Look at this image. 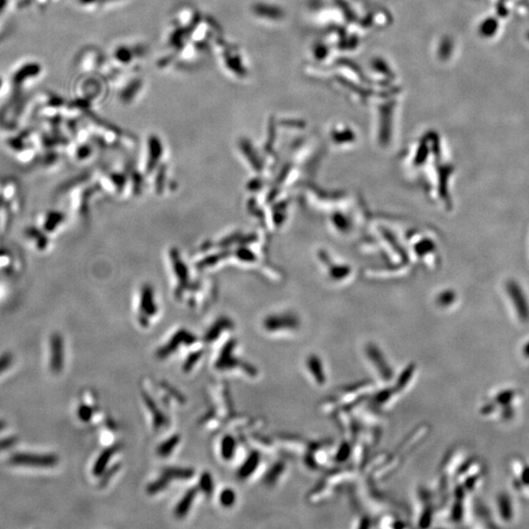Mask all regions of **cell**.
<instances>
[{
	"instance_id": "6da1fadb",
	"label": "cell",
	"mask_w": 529,
	"mask_h": 529,
	"mask_svg": "<svg viewBox=\"0 0 529 529\" xmlns=\"http://www.w3.org/2000/svg\"><path fill=\"white\" fill-rule=\"evenodd\" d=\"M10 462L14 465L19 466H32L46 468L52 467L58 463V458L52 454H29L20 453L15 454L10 458Z\"/></svg>"
},
{
	"instance_id": "7a4b0ae2",
	"label": "cell",
	"mask_w": 529,
	"mask_h": 529,
	"mask_svg": "<svg viewBox=\"0 0 529 529\" xmlns=\"http://www.w3.org/2000/svg\"><path fill=\"white\" fill-rule=\"evenodd\" d=\"M193 470L190 468H166L159 479L151 483L147 491L150 494H156L168 486L171 479H188L192 477Z\"/></svg>"
},
{
	"instance_id": "3957f363",
	"label": "cell",
	"mask_w": 529,
	"mask_h": 529,
	"mask_svg": "<svg viewBox=\"0 0 529 529\" xmlns=\"http://www.w3.org/2000/svg\"><path fill=\"white\" fill-rule=\"evenodd\" d=\"M50 367L53 372H59L64 363V343L61 335L54 333L50 339Z\"/></svg>"
},
{
	"instance_id": "277c9868",
	"label": "cell",
	"mask_w": 529,
	"mask_h": 529,
	"mask_svg": "<svg viewBox=\"0 0 529 529\" xmlns=\"http://www.w3.org/2000/svg\"><path fill=\"white\" fill-rule=\"evenodd\" d=\"M192 340H193V338H192L190 335H188V336H187V335L185 336L184 334L177 335L174 339L171 340L170 343H168V344H167L166 346H164L163 348L159 349V351H158V353H157V354H158V357H159V358H162V359H165V358H167L168 356H170L172 353H174V352L177 351L176 348L178 347V345L183 344V343H188V344H190L191 342H193Z\"/></svg>"
},
{
	"instance_id": "5b68a950",
	"label": "cell",
	"mask_w": 529,
	"mask_h": 529,
	"mask_svg": "<svg viewBox=\"0 0 529 529\" xmlns=\"http://www.w3.org/2000/svg\"><path fill=\"white\" fill-rule=\"evenodd\" d=\"M253 12L257 16L262 17V18L278 19L282 17V12L278 7L262 3V2H258L255 5H253Z\"/></svg>"
},
{
	"instance_id": "8992f818",
	"label": "cell",
	"mask_w": 529,
	"mask_h": 529,
	"mask_svg": "<svg viewBox=\"0 0 529 529\" xmlns=\"http://www.w3.org/2000/svg\"><path fill=\"white\" fill-rule=\"evenodd\" d=\"M195 494H196V489H189L184 495H183L182 500L178 503L176 509H175V514L182 518L184 517L187 512L189 511V509L192 506V503L194 501V498H195Z\"/></svg>"
},
{
	"instance_id": "52a82bcc",
	"label": "cell",
	"mask_w": 529,
	"mask_h": 529,
	"mask_svg": "<svg viewBox=\"0 0 529 529\" xmlns=\"http://www.w3.org/2000/svg\"><path fill=\"white\" fill-rule=\"evenodd\" d=\"M259 463H260V456L258 455V453L256 452L251 453L249 457L246 459L244 464L241 466V468H239L238 476L241 479H246L247 477L252 475V473L255 471Z\"/></svg>"
},
{
	"instance_id": "ba28073f",
	"label": "cell",
	"mask_w": 529,
	"mask_h": 529,
	"mask_svg": "<svg viewBox=\"0 0 529 529\" xmlns=\"http://www.w3.org/2000/svg\"><path fill=\"white\" fill-rule=\"evenodd\" d=\"M115 453V449L114 448H111V449H107L105 450L101 455L99 456V458L97 459L94 467H93V473L98 476V475H101L102 472L105 470V468L107 467V464L109 463L110 459L112 458V456L114 455Z\"/></svg>"
},
{
	"instance_id": "9c48e42d",
	"label": "cell",
	"mask_w": 529,
	"mask_h": 529,
	"mask_svg": "<svg viewBox=\"0 0 529 529\" xmlns=\"http://www.w3.org/2000/svg\"><path fill=\"white\" fill-rule=\"evenodd\" d=\"M498 505H499V509H500V513L502 517L506 520L510 519L512 516V509H511L510 500L506 494H503L499 497Z\"/></svg>"
},
{
	"instance_id": "30bf717a",
	"label": "cell",
	"mask_w": 529,
	"mask_h": 529,
	"mask_svg": "<svg viewBox=\"0 0 529 529\" xmlns=\"http://www.w3.org/2000/svg\"><path fill=\"white\" fill-rule=\"evenodd\" d=\"M235 448H236L235 440L231 436H225L221 445L222 456L224 460H230L232 458Z\"/></svg>"
},
{
	"instance_id": "8fae6325",
	"label": "cell",
	"mask_w": 529,
	"mask_h": 529,
	"mask_svg": "<svg viewBox=\"0 0 529 529\" xmlns=\"http://www.w3.org/2000/svg\"><path fill=\"white\" fill-rule=\"evenodd\" d=\"M180 442V436L178 435H175L171 438H169L167 441L163 442L159 447H158V454L161 456V457H166V456H169L173 451L174 449L178 446Z\"/></svg>"
},
{
	"instance_id": "7c38bea8",
	"label": "cell",
	"mask_w": 529,
	"mask_h": 529,
	"mask_svg": "<svg viewBox=\"0 0 529 529\" xmlns=\"http://www.w3.org/2000/svg\"><path fill=\"white\" fill-rule=\"evenodd\" d=\"M141 86H142L141 81H135V82H131L130 84H128V86L122 92L121 97H122V100L123 101H129L139 92Z\"/></svg>"
},
{
	"instance_id": "4fadbf2b",
	"label": "cell",
	"mask_w": 529,
	"mask_h": 529,
	"mask_svg": "<svg viewBox=\"0 0 529 529\" xmlns=\"http://www.w3.org/2000/svg\"><path fill=\"white\" fill-rule=\"evenodd\" d=\"M199 486L204 493H206L207 495H210L213 492L214 484H213V478L210 475V473L208 472L202 473L200 480H199Z\"/></svg>"
},
{
	"instance_id": "5bb4252c",
	"label": "cell",
	"mask_w": 529,
	"mask_h": 529,
	"mask_svg": "<svg viewBox=\"0 0 529 529\" xmlns=\"http://www.w3.org/2000/svg\"><path fill=\"white\" fill-rule=\"evenodd\" d=\"M235 499H236V495L232 491V489H224L220 496L221 504L224 507H231L234 504Z\"/></svg>"
},
{
	"instance_id": "9a60e30c",
	"label": "cell",
	"mask_w": 529,
	"mask_h": 529,
	"mask_svg": "<svg viewBox=\"0 0 529 529\" xmlns=\"http://www.w3.org/2000/svg\"><path fill=\"white\" fill-rule=\"evenodd\" d=\"M115 56H116V59L119 60V61L122 62V63H128L129 61H131L133 59V52L129 48L125 47V46H121L119 48H117L116 52H115Z\"/></svg>"
},
{
	"instance_id": "2e32d148",
	"label": "cell",
	"mask_w": 529,
	"mask_h": 529,
	"mask_svg": "<svg viewBox=\"0 0 529 529\" xmlns=\"http://www.w3.org/2000/svg\"><path fill=\"white\" fill-rule=\"evenodd\" d=\"M513 398V391L511 390H506L502 393H500L496 400L497 402H499L500 404H503V405H509V402L511 401V399Z\"/></svg>"
},
{
	"instance_id": "e0dca14e",
	"label": "cell",
	"mask_w": 529,
	"mask_h": 529,
	"mask_svg": "<svg viewBox=\"0 0 529 529\" xmlns=\"http://www.w3.org/2000/svg\"><path fill=\"white\" fill-rule=\"evenodd\" d=\"M228 63H231V64H229V68L233 72L238 73L240 76H242V74H244V68H242L241 63H240L238 58H236V57H229L228 58Z\"/></svg>"
},
{
	"instance_id": "ac0fdd59",
	"label": "cell",
	"mask_w": 529,
	"mask_h": 529,
	"mask_svg": "<svg viewBox=\"0 0 529 529\" xmlns=\"http://www.w3.org/2000/svg\"><path fill=\"white\" fill-rule=\"evenodd\" d=\"M79 418L83 421V422H87L90 420L91 416H92V411L91 409L88 407V406H85V405H82L79 409Z\"/></svg>"
},
{
	"instance_id": "d6986e66",
	"label": "cell",
	"mask_w": 529,
	"mask_h": 529,
	"mask_svg": "<svg viewBox=\"0 0 529 529\" xmlns=\"http://www.w3.org/2000/svg\"><path fill=\"white\" fill-rule=\"evenodd\" d=\"M12 363V355L9 353L3 354L0 357V373H2Z\"/></svg>"
},
{
	"instance_id": "ffe728a7",
	"label": "cell",
	"mask_w": 529,
	"mask_h": 529,
	"mask_svg": "<svg viewBox=\"0 0 529 529\" xmlns=\"http://www.w3.org/2000/svg\"><path fill=\"white\" fill-rule=\"evenodd\" d=\"M200 356H201V353H199V352H196V353H193L192 355H190V356L187 358V360L185 361V363H184V368H185L186 370L190 369V368L192 367V366H193L195 363H197V361L200 359Z\"/></svg>"
},
{
	"instance_id": "44dd1931",
	"label": "cell",
	"mask_w": 529,
	"mask_h": 529,
	"mask_svg": "<svg viewBox=\"0 0 529 529\" xmlns=\"http://www.w3.org/2000/svg\"><path fill=\"white\" fill-rule=\"evenodd\" d=\"M14 442H15V438H8L5 440H2L0 441V449L10 447L12 444H14Z\"/></svg>"
},
{
	"instance_id": "7402d4cb",
	"label": "cell",
	"mask_w": 529,
	"mask_h": 529,
	"mask_svg": "<svg viewBox=\"0 0 529 529\" xmlns=\"http://www.w3.org/2000/svg\"><path fill=\"white\" fill-rule=\"evenodd\" d=\"M521 480L523 484L529 485V468H526L523 470L522 475H521Z\"/></svg>"
},
{
	"instance_id": "603a6c76",
	"label": "cell",
	"mask_w": 529,
	"mask_h": 529,
	"mask_svg": "<svg viewBox=\"0 0 529 529\" xmlns=\"http://www.w3.org/2000/svg\"><path fill=\"white\" fill-rule=\"evenodd\" d=\"M9 262H10V260H9V257L7 256V254H1L0 253V269L3 268L6 264H9Z\"/></svg>"
},
{
	"instance_id": "cb8c5ba5",
	"label": "cell",
	"mask_w": 529,
	"mask_h": 529,
	"mask_svg": "<svg viewBox=\"0 0 529 529\" xmlns=\"http://www.w3.org/2000/svg\"><path fill=\"white\" fill-rule=\"evenodd\" d=\"M512 414H513L512 409H511V408L507 407L505 409V413L503 414V416H504L506 419H509V418H511Z\"/></svg>"
},
{
	"instance_id": "d4e9b609",
	"label": "cell",
	"mask_w": 529,
	"mask_h": 529,
	"mask_svg": "<svg viewBox=\"0 0 529 529\" xmlns=\"http://www.w3.org/2000/svg\"><path fill=\"white\" fill-rule=\"evenodd\" d=\"M524 354L529 357V343H527L525 347H524Z\"/></svg>"
},
{
	"instance_id": "484cf974",
	"label": "cell",
	"mask_w": 529,
	"mask_h": 529,
	"mask_svg": "<svg viewBox=\"0 0 529 529\" xmlns=\"http://www.w3.org/2000/svg\"><path fill=\"white\" fill-rule=\"evenodd\" d=\"M3 82H4V81H3V79H2L1 76H0V91H1V89L3 88Z\"/></svg>"
},
{
	"instance_id": "4316f807",
	"label": "cell",
	"mask_w": 529,
	"mask_h": 529,
	"mask_svg": "<svg viewBox=\"0 0 529 529\" xmlns=\"http://www.w3.org/2000/svg\"><path fill=\"white\" fill-rule=\"evenodd\" d=\"M4 427H5V423H4V422H2V421H0V430H1V429H3V428H4Z\"/></svg>"
}]
</instances>
